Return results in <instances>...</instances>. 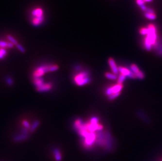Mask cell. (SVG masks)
I'll return each mask as SVG.
<instances>
[{
    "label": "cell",
    "instance_id": "cell-8",
    "mask_svg": "<svg viewBox=\"0 0 162 161\" xmlns=\"http://www.w3.org/2000/svg\"><path fill=\"white\" fill-rule=\"evenodd\" d=\"M108 63L111 69L112 72H113L114 74L117 75L119 72V70H118V68L117 66V64H116V63H115L114 60L113 58H109L108 60Z\"/></svg>",
    "mask_w": 162,
    "mask_h": 161
},
{
    "label": "cell",
    "instance_id": "cell-12",
    "mask_svg": "<svg viewBox=\"0 0 162 161\" xmlns=\"http://www.w3.org/2000/svg\"><path fill=\"white\" fill-rule=\"evenodd\" d=\"M14 46L11 42H8L0 40V48H12Z\"/></svg>",
    "mask_w": 162,
    "mask_h": 161
},
{
    "label": "cell",
    "instance_id": "cell-15",
    "mask_svg": "<svg viewBox=\"0 0 162 161\" xmlns=\"http://www.w3.org/2000/svg\"><path fill=\"white\" fill-rule=\"evenodd\" d=\"M130 70L135 74H136L137 73H138L140 71V70L138 68V67L135 64H132L130 65Z\"/></svg>",
    "mask_w": 162,
    "mask_h": 161
},
{
    "label": "cell",
    "instance_id": "cell-25",
    "mask_svg": "<svg viewBox=\"0 0 162 161\" xmlns=\"http://www.w3.org/2000/svg\"><path fill=\"white\" fill-rule=\"evenodd\" d=\"M16 46V47H17V48L19 50V51H20L21 52H23V53H24L25 52V49H24V48L20 44H19V43H18V44Z\"/></svg>",
    "mask_w": 162,
    "mask_h": 161
},
{
    "label": "cell",
    "instance_id": "cell-1",
    "mask_svg": "<svg viewBox=\"0 0 162 161\" xmlns=\"http://www.w3.org/2000/svg\"><path fill=\"white\" fill-rule=\"evenodd\" d=\"M148 32L145 37L144 42V46L148 51L152 49V46L156 44L157 40L156 30L155 26L153 25H150L148 27Z\"/></svg>",
    "mask_w": 162,
    "mask_h": 161
},
{
    "label": "cell",
    "instance_id": "cell-10",
    "mask_svg": "<svg viewBox=\"0 0 162 161\" xmlns=\"http://www.w3.org/2000/svg\"><path fill=\"white\" fill-rule=\"evenodd\" d=\"M53 154L55 160L56 161H61L62 160V154L60 151L57 148H55L53 150Z\"/></svg>",
    "mask_w": 162,
    "mask_h": 161
},
{
    "label": "cell",
    "instance_id": "cell-13",
    "mask_svg": "<svg viewBox=\"0 0 162 161\" xmlns=\"http://www.w3.org/2000/svg\"><path fill=\"white\" fill-rule=\"evenodd\" d=\"M39 124H40V121H39V120H35V121L33 122V125L31 126L29 131H30L31 132H34V131L37 128V127L39 126Z\"/></svg>",
    "mask_w": 162,
    "mask_h": 161
},
{
    "label": "cell",
    "instance_id": "cell-22",
    "mask_svg": "<svg viewBox=\"0 0 162 161\" xmlns=\"http://www.w3.org/2000/svg\"><path fill=\"white\" fill-rule=\"evenodd\" d=\"M135 75H136V78H138L141 80L143 79L145 77V75H144V73L142 71H141V70L138 73H137L136 74H135Z\"/></svg>",
    "mask_w": 162,
    "mask_h": 161
},
{
    "label": "cell",
    "instance_id": "cell-20",
    "mask_svg": "<svg viewBox=\"0 0 162 161\" xmlns=\"http://www.w3.org/2000/svg\"><path fill=\"white\" fill-rule=\"evenodd\" d=\"M22 124H23V126H24V128H25L26 129H27L28 130V129H30L31 126L30 125V124H29V122L28 121L26 120H24L23 121Z\"/></svg>",
    "mask_w": 162,
    "mask_h": 161
},
{
    "label": "cell",
    "instance_id": "cell-14",
    "mask_svg": "<svg viewBox=\"0 0 162 161\" xmlns=\"http://www.w3.org/2000/svg\"><path fill=\"white\" fill-rule=\"evenodd\" d=\"M144 16L145 17L150 20H154L156 18V16L155 15V13H145Z\"/></svg>",
    "mask_w": 162,
    "mask_h": 161
},
{
    "label": "cell",
    "instance_id": "cell-4",
    "mask_svg": "<svg viewBox=\"0 0 162 161\" xmlns=\"http://www.w3.org/2000/svg\"><path fill=\"white\" fill-rule=\"evenodd\" d=\"M51 64H42L34 70L33 73V79L41 78L46 73L51 72Z\"/></svg>",
    "mask_w": 162,
    "mask_h": 161
},
{
    "label": "cell",
    "instance_id": "cell-21",
    "mask_svg": "<svg viewBox=\"0 0 162 161\" xmlns=\"http://www.w3.org/2000/svg\"><path fill=\"white\" fill-rule=\"evenodd\" d=\"M6 82L7 83V84L9 86H12L13 85V84H14V81H13V80L12 79V78H11V77L8 76L7 78H6Z\"/></svg>",
    "mask_w": 162,
    "mask_h": 161
},
{
    "label": "cell",
    "instance_id": "cell-16",
    "mask_svg": "<svg viewBox=\"0 0 162 161\" xmlns=\"http://www.w3.org/2000/svg\"><path fill=\"white\" fill-rule=\"evenodd\" d=\"M105 76L107 78L112 80H117L118 78L117 75L114 74L113 73H106L105 74Z\"/></svg>",
    "mask_w": 162,
    "mask_h": 161
},
{
    "label": "cell",
    "instance_id": "cell-26",
    "mask_svg": "<svg viewBox=\"0 0 162 161\" xmlns=\"http://www.w3.org/2000/svg\"><path fill=\"white\" fill-rule=\"evenodd\" d=\"M136 3L140 7V6L144 5L145 2L144 1V0H136Z\"/></svg>",
    "mask_w": 162,
    "mask_h": 161
},
{
    "label": "cell",
    "instance_id": "cell-9",
    "mask_svg": "<svg viewBox=\"0 0 162 161\" xmlns=\"http://www.w3.org/2000/svg\"><path fill=\"white\" fill-rule=\"evenodd\" d=\"M29 137L28 134H25V133H22L21 135H17L14 137V140L15 142H21L22 141H24L27 139Z\"/></svg>",
    "mask_w": 162,
    "mask_h": 161
},
{
    "label": "cell",
    "instance_id": "cell-5",
    "mask_svg": "<svg viewBox=\"0 0 162 161\" xmlns=\"http://www.w3.org/2000/svg\"><path fill=\"white\" fill-rule=\"evenodd\" d=\"M122 88H123V85L118 84L117 85H115L113 86H112L108 88L106 90V91H105V93H106V95L109 96L113 94L121 93Z\"/></svg>",
    "mask_w": 162,
    "mask_h": 161
},
{
    "label": "cell",
    "instance_id": "cell-11",
    "mask_svg": "<svg viewBox=\"0 0 162 161\" xmlns=\"http://www.w3.org/2000/svg\"><path fill=\"white\" fill-rule=\"evenodd\" d=\"M33 84L35 86L36 88L41 86L44 83V79L41 77V78H34L33 80Z\"/></svg>",
    "mask_w": 162,
    "mask_h": 161
},
{
    "label": "cell",
    "instance_id": "cell-19",
    "mask_svg": "<svg viewBox=\"0 0 162 161\" xmlns=\"http://www.w3.org/2000/svg\"><path fill=\"white\" fill-rule=\"evenodd\" d=\"M8 39H9V42L12 43V44H13L14 45L16 46L18 43L17 40H16L14 37H13V36H12L11 35H8Z\"/></svg>",
    "mask_w": 162,
    "mask_h": 161
},
{
    "label": "cell",
    "instance_id": "cell-17",
    "mask_svg": "<svg viewBox=\"0 0 162 161\" xmlns=\"http://www.w3.org/2000/svg\"><path fill=\"white\" fill-rule=\"evenodd\" d=\"M8 52L4 48H0V59H4L7 56Z\"/></svg>",
    "mask_w": 162,
    "mask_h": 161
},
{
    "label": "cell",
    "instance_id": "cell-27",
    "mask_svg": "<svg viewBox=\"0 0 162 161\" xmlns=\"http://www.w3.org/2000/svg\"><path fill=\"white\" fill-rule=\"evenodd\" d=\"M153 1V0H144V2H150Z\"/></svg>",
    "mask_w": 162,
    "mask_h": 161
},
{
    "label": "cell",
    "instance_id": "cell-6",
    "mask_svg": "<svg viewBox=\"0 0 162 161\" xmlns=\"http://www.w3.org/2000/svg\"><path fill=\"white\" fill-rule=\"evenodd\" d=\"M119 72H120L121 74L124 75L125 76H128V78L132 79L136 78V76L135 74L132 72L131 70L128 69L127 68L123 66H119L118 67Z\"/></svg>",
    "mask_w": 162,
    "mask_h": 161
},
{
    "label": "cell",
    "instance_id": "cell-3",
    "mask_svg": "<svg viewBox=\"0 0 162 161\" xmlns=\"http://www.w3.org/2000/svg\"><path fill=\"white\" fill-rule=\"evenodd\" d=\"M45 21V16L43 9L41 8H36L31 13V23L35 27L42 25Z\"/></svg>",
    "mask_w": 162,
    "mask_h": 161
},
{
    "label": "cell",
    "instance_id": "cell-24",
    "mask_svg": "<svg viewBox=\"0 0 162 161\" xmlns=\"http://www.w3.org/2000/svg\"><path fill=\"white\" fill-rule=\"evenodd\" d=\"M141 34L142 35H147L148 32V28H142L140 31Z\"/></svg>",
    "mask_w": 162,
    "mask_h": 161
},
{
    "label": "cell",
    "instance_id": "cell-7",
    "mask_svg": "<svg viewBox=\"0 0 162 161\" xmlns=\"http://www.w3.org/2000/svg\"><path fill=\"white\" fill-rule=\"evenodd\" d=\"M52 88V84L50 83H44L43 84L41 85V86L36 88V90L37 91L40 93H44V92H47L49 91Z\"/></svg>",
    "mask_w": 162,
    "mask_h": 161
},
{
    "label": "cell",
    "instance_id": "cell-18",
    "mask_svg": "<svg viewBox=\"0 0 162 161\" xmlns=\"http://www.w3.org/2000/svg\"><path fill=\"white\" fill-rule=\"evenodd\" d=\"M126 76H125L124 75L122 74H120V75H119L118 79V83L119 84H122V83H123L125 79H126Z\"/></svg>",
    "mask_w": 162,
    "mask_h": 161
},
{
    "label": "cell",
    "instance_id": "cell-23",
    "mask_svg": "<svg viewBox=\"0 0 162 161\" xmlns=\"http://www.w3.org/2000/svg\"><path fill=\"white\" fill-rule=\"evenodd\" d=\"M120 94L121 93H115V94H112L110 96H108V98H109V100H113L115 98H117V97L120 95Z\"/></svg>",
    "mask_w": 162,
    "mask_h": 161
},
{
    "label": "cell",
    "instance_id": "cell-2",
    "mask_svg": "<svg viewBox=\"0 0 162 161\" xmlns=\"http://www.w3.org/2000/svg\"><path fill=\"white\" fill-rule=\"evenodd\" d=\"M73 78V81L75 84L79 86H84L88 84L91 82L90 73L88 70H79Z\"/></svg>",
    "mask_w": 162,
    "mask_h": 161
}]
</instances>
